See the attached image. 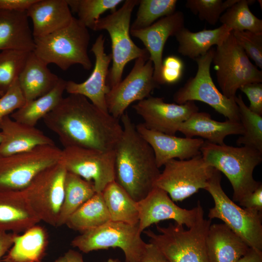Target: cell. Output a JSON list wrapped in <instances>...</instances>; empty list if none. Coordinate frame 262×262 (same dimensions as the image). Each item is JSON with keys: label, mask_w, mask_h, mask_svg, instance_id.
<instances>
[{"label": "cell", "mask_w": 262, "mask_h": 262, "mask_svg": "<svg viewBox=\"0 0 262 262\" xmlns=\"http://www.w3.org/2000/svg\"><path fill=\"white\" fill-rule=\"evenodd\" d=\"M43 120L64 147L114 151L123 132L119 119L78 94L63 98Z\"/></svg>", "instance_id": "cell-1"}, {"label": "cell", "mask_w": 262, "mask_h": 262, "mask_svg": "<svg viewBox=\"0 0 262 262\" xmlns=\"http://www.w3.org/2000/svg\"><path fill=\"white\" fill-rule=\"evenodd\" d=\"M121 120L123 132L115 149V181L138 202L155 187L161 172L151 147L127 112Z\"/></svg>", "instance_id": "cell-2"}, {"label": "cell", "mask_w": 262, "mask_h": 262, "mask_svg": "<svg viewBox=\"0 0 262 262\" xmlns=\"http://www.w3.org/2000/svg\"><path fill=\"white\" fill-rule=\"evenodd\" d=\"M200 152L205 162L223 173L233 189V201L239 202L261 183L253 177L262 161V152L247 146L217 145L204 141Z\"/></svg>", "instance_id": "cell-3"}, {"label": "cell", "mask_w": 262, "mask_h": 262, "mask_svg": "<svg viewBox=\"0 0 262 262\" xmlns=\"http://www.w3.org/2000/svg\"><path fill=\"white\" fill-rule=\"evenodd\" d=\"M211 220L204 218L201 206L195 223L186 229L182 225L170 223L166 227L157 225L158 234L150 229L144 233L168 262H210L206 238Z\"/></svg>", "instance_id": "cell-4"}, {"label": "cell", "mask_w": 262, "mask_h": 262, "mask_svg": "<svg viewBox=\"0 0 262 262\" xmlns=\"http://www.w3.org/2000/svg\"><path fill=\"white\" fill-rule=\"evenodd\" d=\"M34 54L48 65L53 64L63 70L80 65L86 70L92 66L88 53L90 36L88 29L73 17L65 28L34 37Z\"/></svg>", "instance_id": "cell-5"}, {"label": "cell", "mask_w": 262, "mask_h": 262, "mask_svg": "<svg viewBox=\"0 0 262 262\" xmlns=\"http://www.w3.org/2000/svg\"><path fill=\"white\" fill-rule=\"evenodd\" d=\"M221 182V172L214 168L205 189L214 204L209 210V219L221 220L249 247L262 251V213L237 205L225 193Z\"/></svg>", "instance_id": "cell-6"}, {"label": "cell", "mask_w": 262, "mask_h": 262, "mask_svg": "<svg viewBox=\"0 0 262 262\" xmlns=\"http://www.w3.org/2000/svg\"><path fill=\"white\" fill-rule=\"evenodd\" d=\"M139 3L138 0H125L119 9L100 18L94 28V31L106 30L111 38L112 66L107 79L110 88L122 80L123 72L127 63L140 57L149 58L147 50L136 45L130 36L132 12Z\"/></svg>", "instance_id": "cell-7"}, {"label": "cell", "mask_w": 262, "mask_h": 262, "mask_svg": "<svg viewBox=\"0 0 262 262\" xmlns=\"http://www.w3.org/2000/svg\"><path fill=\"white\" fill-rule=\"evenodd\" d=\"M222 93L234 99L244 85L262 82V72L252 64L232 32L214 50L212 60Z\"/></svg>", "instance_id": "cell-8"}, {"label": "cell", "mask_w": 262, "mask_h": 262, "mask_svg": "<svg viewBox=\"0 0 262 262\" xmlns=\"http://www.w3.org/2000/svg\"><path fill=\"white\" fill-rule=\"evenodd\" d=\"M146 243L141 237L138 225L110 220L75 237L71 245L84 253L120 248L127 262H139Z\"/></svg>", "instance_id": "cell-9"}, {"label": "cell", "mask_w": 262, "mask_h": 262, "mask_svg": "<svg viewBox=\"0 0 262 262\" xmlns=\"http://www.w3.org/2000/svg\"><path fill=\"white\" fill-rule=\"evenodd\" d=\"M62 149L55 145L0 157V191H21L41 171L60 160Z\"/></svg>", "instance_id": "cell-10"}, {"label": "cell", "mask_w": 262, "mask_h": 262, "mask_svg": "<svg viewBox=\"0 0 262 262\" xmlns=\"http://www.w3.org/2000/svg\"><path fill=\"white\" fill-rule=\"evenodd\" d=\"M66 170L59 161L39 172L23 190L41 221L57 227L65 196Z\"/></svg>", "instance_id": "cell-11"}, {"label": "cell", "mask_w": 262, "mask_h": 262, "mask_svg": "<svg viewBox=\"0 0 262 262\" xmlns=\"http://www.w3.org/2000/svg\"><path fill=\"white\" fill-rule=\"evenodd\" d=\"M214 49L195 59L197 66L196 75L190 78L174 94L177 104L189 101H200L208 104L228 120L240 122L239 108L235 98H228L220 92L213 82L210 73Z\"/></svg>", "instance_id": "cell-12"}, {"label": "cell", "mask_w": 262, "mask_h": 262, "mask_svg": "<svg viewBox=\"0 0 262 262\" xmlns=\"http://www.w3.org/2000/svg\"><path fill=\"white\" fill-rule=\"evenodd\" d=\"M164 166L155 187L166 192L174 202L182 201L205 189L214 169L205 162L201 154L187 160L173 159Z\"/></svg>", "instance_id": "cell-13"}, {"label": "cell", "mask_w": 262, "mask_h": 262, "mask_svg": "<svg viewBox=\"0 0 262 262\" xmlns=\"http://www.w3.org/2000/svg\"><path fill=\"white\" fill-rule=\"evenodd\" d=\"M115 150L104 151L80 147L62 149L60 161L67 172L93 182L97 193L115 181Z\"/></svg>", "instance_id": "cell-14"}, {"label": "cell", "mask_w": 262, "mask_h": 262, "mask_svg": "<svg viewBox=\"0 0 262 262\" xmlns=\"http://www.w3.org/2000/svg\"><path fill=\"white\" fill-rule=\"evenodd\" d=\"M153 73V65L148 58L136 59L129 74L106 94L108 113L119 119L132 103L150 97L154 89L160 86L154 79Z\"/></svg>", "instance_id": "cell-15"}, {"label": "cell", "mask_w": 262, "mask_h": 262, "mask_svg": "<svg viewBox=\"0 0 262 262\" xmlns=\"http://www.w3.org/2000/svg\"><path fill=\"white\" fill-rule=\"evenodd\" d=\"M132 107L144 120L143 124L147 128L170 135H175L180 125L199 110L194 101L170 103L162 98L150 96Z\"/></svg>", "instance_id": "cell-16"}, {"label": "cell", "mask_w": 262, "mask_h": 262, "mask_svg": "<svg viewBox=\"0 0 262 262\" xmlns=\"http://www.w3.org/2000/svg\"><path fill=\"white\" fill-rule=\"evenodd\" d=\"M139 211L138 229L141 234L153 224L173 220L177 224L191 227L196 222L201 204L190 210L178 206L163 190L155 187L143 199L137 202Z\"/></svg>", "instance_id": "cell-17"}, {"label": "cell", "mask_w": 262, "mask_h": 262, "mask_svg": "<svg viewBox=\"0 0 262 262\" xmlns=\"http://www.w3.org/2000/svg\"><path fill=\"white\" fill-rule=\"evenodd\" d=\"M105 41L104 36L100 34L93 44L91 51L94 54L95 63L93 71L88 78L80 83L72 81H66V91L69 94L82 95L97 108L108 113L106 95L110 88L106 81L112 57L111 53L107 54L105 52Z\"/></svg>", "instance_id": "cell-18"}, {"label": "cell", "mask_w": 262, "mask_h": 262, "mask_svg": "<svg viewBox=\"0 0 262 262\" xmlns=\"http://www.w3.org/2000/svg\"><path fill=\"white\" fill-rule=\"evenodd\" d=\"M184 27V16L182 12L176 11L163 17L150 26L140 30H130V34L140 39L149 54L154 67L153 77L158 84H162L161 70L163 53L168 38L175 36Z\"/></svg>", "instance_id": "cell-19"}, {"label": "cell", "mask_w": 262, "mask_h": 262, "mask_svg": "<svg viewBox=\"0 0 262 262\" xmlns=\"http://www.w3.org/2000/svg\"><path fill=\"white\" fill-rule=\"evenodd\" d=\"M138 132L151 147L157 166L160 168L173 159L187 160L201 154L202 138L180 137L147 128L143 124L136 126Z\"/></svg>", "instance_id": "cell-20"}, {"label": "cell", "mask_w": 262, "mask_h": 262, "mask_svg": "<svg viewBox=\"0 0 262 262\" xmlns=\"http://www.w3.org/2000/svg\"><path fill=\"white\" fill-rule=\"evenodd\" d=\"M3 139L0 157L31 150L38 146L55 145L54 141L35 127L13 119L10 116L0 120Z\"/></svg>", "instance_id": "cell-21"}, {"label": "cell", "mask_w": 262, "mask_h": 262, "mask_svg": "<svg viewBox=\"0 0 262 262\" xmlns=\"http://www.w3.org/2000/svg\"><path fill=\"white\" fill-rule=\"evenodd\" d=\"M40 221L22 191H0V231L18 234Z\"/></svg>", "instance_id": "cell-22"}, {"label": "cell", "mask_w": 262, "mask_h": 262, "mask_svg": "<svg viewBox=\"0 0 262 262\" xmlns=\"http://www.w3.org/2000/svg\"><path fill=\"white\" fill-rule=\"evenodd\" d=\"M27 13L32 21L34 37L65 28L74 17L66 0H37Z\"/></svg>", "instance_id": "cell-23"}, {"label": "cell", "mask_w": 262, "mask_h": 262, "mask_svg": "<svg viewBox=\"0 0 262 262\" xmlns=\"http://www.w3.org/2000/svg\"><path fill=\"white\" fill-rule=\"evenodd\" d=\"M27 11L0 9V50L33 52L34 38Z\"/></svg>", "instance_id": "cell-24"}, {"label": "cell", "mask_w": 262, "mask_h": 262, "mask_svg": "<svg viewBox=\"0 0 262 262\" xmlns=\"http://www.w3.org/2000/svg\"><path fill=\"white\" fill-rule=\"evenodd\" d=\"M178 131L187 138L199 136L210 143L221 145L225 144L226 136L242 135L244 131L240 122L216 121L210 114L198 111L180 125Z\"/></svg>", "instance_id": "cell-25"}, {"label": "cell", "mask_w": 262, "mask_h": 262, "mask_svg": "<svg viewBox=\"0 0 262 262\" xmlns=\"http://www.w3.org/2000/svg\"><path fill=\"white\" fill-rule=\"evenodd\" d=\"M206 247L210 262H236L249 248L224 223L211 224Z\"/></svg>", "instance_id": "cell-26"}, {"label": "cell", "mask_w": 262, "mask_h": 262, "mask_svg": "<svg viewBox=\"0 0 262 262\" xmlns=\"http://www.w3.org/2000/svg\"><path fill=\"white\" fill-rule=\"evenodd\" d=\"M48 65L34 53H29L17 81L26 103L50 92L60 78L53 73Z\"/></svg>", "instance_id": "cell-27"}, {"label": "cell", "mask_w": 262, "mask_h": 262, "mask_svg": "<svg viewBox=\"0 0 262 262\" xmlns=\"http://www.w3.org/2000/svg\"><path fill=\"white\" fill-rule=\"evenodd\" d=\"M49 244L46 230L36 225L16 234L13 245L3 256V262H41Z\"/></svg>", "instance_id": "cell-28"}, {"label": "cell", "mask_w": 262, "mask_h": 262, "mask_svg": "<svg viewBox=\"0 0 262 262\" xmlns=\"http://www.w3.org/2000/svg\"><path fill=\"white\" fill-rule=\"evenodd\" d=\"M231 31L222 25L214 29L193 32L184 27L175 35L179 44L178 52L195 60L206 54L213 45L222 44Z\"/></svg>", "instance_id": "cell-29"}, {"label": "cell", "mask_w": 262, "mask_h": 262, "mask_svg": "<svg viewBox=\"0 0 262 262\" xmlns=\"http://www.w3.org/2000/svg\"><path fill=\"white\" fill-rule=\"evenodd\" d=\"M66 81L60 79L56 85L49 93L25 103L10 115L24 124L35 127L37 122L53 110L61 101L66 91Z\"/></svg>", "instance_id": "cell-30"}, {"label": "cell", "mask_w": 262, "mask_h": 262, "mask_svg": "<svg viewBox=\"0 0 262 262\" xmlns=\"http://www.w3.org/2000/svg\"><path fill=\"white\" fill-rule=\"evenodd\" d=\"M101 193L111 220L138 224L137 202L116 182L109 183Z\"/></svg>", "instance_id": "cell-31"}, {"label": "cell", "mask_w": 262, "mask_h": 262, "mask_svg": "<svg viewBox=\"0 0 262 262\" xmlns=\"http://www.w3.org/2000/svg\"><path fill=\"white\" fill-rule=\"evenodd\" d=\"M110 220L102 193H96L70 216L65 225L82 233L98 228Z\"/></svg>", "instance_id": "cell-32"}, {"label": "cell", "mask_w": 262, "mask_h": 262, "mask_svg": "<svg viewBox=\"0 0 262 262\" xmlns=\"http://www.w3.org/2000/svg\"><path fill=\"white\" fill-rule=\"evenodd\" d=\"M97 193L93 182L66 172L65 196L57 227L65 225L70 216Z\"/></svg>", "instance_id": "cell-33"}, {"label": "cell", "mask_w": 262, "mask_h": 262, "mask_svg": "<svg viewBox=\"0 0 262 262\" xmlns=\"http://www.w3.org/2000/svg\"><path fill=\"white\" fill-rule=\"evenodd\" d=\"M254 0H238L221 16L219 21L232 31H249L262 34V20L256 16L249 6Z\"/></svg>", "instance_id": "cell-34"}, {"label": "cell", "mask_w": 262, "mask_h": 262, "mask_svg": "<svg viewBox=\"0 0 262 262\" xmlns=\"http://www.w3.org/2000/svg\"><path fill=\"white\" fill-rule=\"evenodd\" d=\"M239 112L240 122L244 128V133L236 141L238 146L254 148L262 152V115L249 110L241 95L235 98Z\"/></svg>", "instance_id": "cell-35"}, {"label": "cell", "mask_w": 262, "mask_h": 262, "mask_svg": "<svg viewBox=\"0 0 262 262\" xmlns=\"http://www.w3.org/2000/svg\"><path fill=\"white\" fill-rule=\"evenodd\" d=\"M71 12L76 13L78 20L87 29L95 26L105 11L116 10L122 0H66Z\"/></svg>", "instance_id": "cell-36"}, {"label": "cell", "mask_w": 262, "mask_h": 262, "mask_svg": "<svg viewBox=\"0 0 262 262\" xmlns=\"http://www.w3.org/2000/svg\"><path fill=\"white\" fill-rule=\"evenodd\" d=\"M177 0H141L136 17L131 25L130 30L147 28L157 20L173 14L176 12Z\"/></svg>", "instance_id": "cell-37"}, {"label": "cell", "mask_w": 262, "mask_h": 262, "mask_svg": "<svg viewBox=\"0 0 262 262\" xmlns=\"http://www.w3.org/2000/svg\"><path fill=\"white\" fill-rule=\"evenodd\" d=\"M29 53L15 50L0 52V97L17 79Z\"/></svg>", "instance_id": "cell-38"}, {"label": "cell", "mask_w": 262, "mask_h": 262, "mask_svg": "<svg viewBox=\"0 0 262 262\" xmlns=\"http://www.w3.org/2000/svg\"><path fill=\"white\" fill-rule=\"evenodd\" d=\"M185 7L201 21L214 25L226 10L222 0H187Z\"/></svg>", "instance_id": "cell-39"}, {"label": "cell", "mask_w": 262, "mask_h": 262, "mask_svg": "<svg viewBox=\"0 0 262 262\" xmlns=\"http://www.w3.org/2000/svg\"><path fill=\"white\" fill-rule=\"evenodd\" d=\"M234 38L256 66L262 68V34L249 31H232Z\"/></svg>", "instance_id": "cell-40"}, {"label": "cell", "mask_w": 262, "mask_h": 262, "mask_svg": "<svg viewBox=\"0 0 262 262\" xmlns=\"http://www.w3.org/2000/svg\"><path fill=\"white\" fill-rule=\"evenodd\" d=\"M25 103V98L16 79L0 97V120L10 116Z\"/></svg>", "instance_id": "cell-41"}, {"label": "cell", "mask_w": 262, "mask_h": 262, "mask_svg": "<svg viewBox=\"0 0 262 262\" xmlns=\"http://www.w3.org/2000/svg\"><path fill=\"white\" fill-rule=\"evenodd\" d=\"M183 63L178 57L170 55L163 61L161 78L163 83L173 84L178 82L181 77Z\"/></svg>", "instance_id": "cell-42"}, {"label": "cell", "mask_w": 262, "mask_h": 262, "mask_svg": "<svg viewBox=\"0 0 262 262\" xmlns=\"http://www.w3.org/2000/svg\"><path fill=\"white\" fill-rule=\"evenodd\" d=\"M239 90L248 98L250 105L248 108L252 112L262 115V83L253 82L241 86Z\"/></svg>", "instance_id": "cell-43"}, {"label": "cell", "mask_w": 262, "mask_h": 262, "mask_svg": "<svg viewBox=\"0 0 262 262\" xmlns=\"http://www.w3.org/2000/svg\"><path fill=\"white\" fill-rule=\"evenodd\" d=\"M243 208L262 213V184L239 202Z\"/></svg>", "instance_id": "cell-44"}, {"label": "cell", "mask_w": 262, "mask_h": 262, "mask_svg": "<svg viewBox=\"0 0 262 262\" xmlns=\"http://www.w3.org/2000/svg\"><path fill=\"white\" fill-rule=\"evenodd\" d=\"M139 262H168L164 255L153 244L146 243Z\"/></svg>", "instance_id": "cell-45"}, {"label": "cell", "mask_w": 262, "mask_h": 262, "mask_svg": "<svg viewBox=\"0 0 262 262\" xmlns=\"http://www.w3.org/2000/svg\"><path fill=\"white\" fill-rule=\"evenodd\" d=\"M37 0H0V9L17 12H25Z\"/></svg>", "instance_id": "cell-46"}, {"label": "cell", "mask_w": 262, "mask_h": 262, "mask_svg": "<svg viewBox=\"0 0 262 262\" xmlns=\"http://www.w3.org/2000/svg\"><path fill=\"white\" fill-rule=\"evenodd\" d=\"M16 234L0 231V261L13 245Z\"/></svg>", "instance_id": "cell-47"}, {"label": "cell", "mask_w": 262, "mask_h": 262, "mask_svg": "<svg viewBox=\"0 0 262 262\" xmlns=\"http://www.w3.org/2000/svg\"><path fill=\"white\" fill-rule=\"evenodd\" d=\"M236 262H262V251L249 247Z\"/></svg>", "instance_id": "cell-48"}, {"label": "cell", "mask_w": 262, "mask_h": 262, "mask_svg": "<svg viewBox=\"0 0 262 262\" xmlns=\"http://www.w3.org/2000/svg\"><path fill=\"white\" fill-rule=\"evenodd\" d=\"M53 262H84V261L81 253L75 250L69 249Z\"/></svg>", "instance_id": "cell-49"}, {"label": "cell", "mask_w": 262, "mask_h": 262, "mask_svg": "<svg viewBox=\"0 0 262 262\" xmlns=\"http://www.w3.org/2000/svg\"><path fill=\"white\" fill-rule=\"evenodd\" d=\"M104 262H120L118 259L110 258Z\"/></svg>", "instance_id": "cell-50"}, {"label": "cell", "mask_w": 262, "mask_h": 262, "mask_svg": "<svg viewBox=\"0 0 262 262\" xmlns=\"http://www.w3.org/2000/svg\"><path fill=\"white\" fill-rule=\"evenodd\" d=\"M3 139V135L1 131H0V144L1 143L2 140Z\"/></svg>", "instance_id": "cell-51"}, {"label": "cell", "mask_w": 262, "mask_h": 262, "mask_svg": "<svg viewBox=\"0 0 262 262\" xmlns=\"http://www.w3.org/2000/svg\"><path fill=\"white\" fill-rule=\"evenodd\" d=\"M125 262H126V261H125Z\"/></svg>", "instance_id": "cell-52"}]
</instances>
